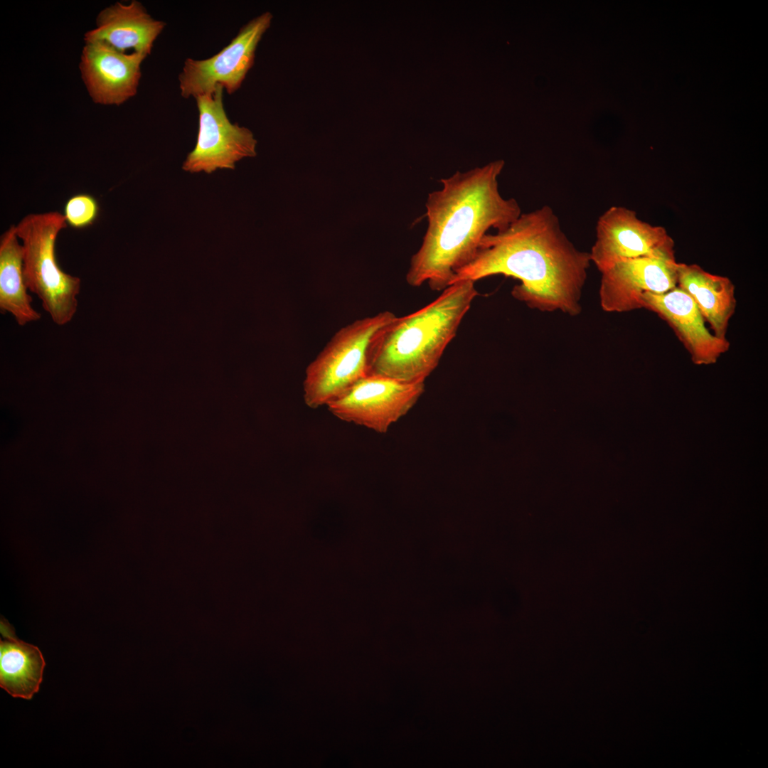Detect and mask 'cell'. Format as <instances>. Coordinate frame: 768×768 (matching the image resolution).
<instances>
[{"mask_svg": "<svg viewBox=\"0 0 768 768\" xmlns=\"http://www.w3.org/2000/svg\"><path fill=\"white\" fill-rule=\"evenodd\" d=\"M424 390L425 382L370 374L326 407L339 420L385 433L412 408Z\"/></svg>", "mask_w": 768, "mask_h": 768, "instance_id": "cell-8", "label": "cell"}, {"mask_svg": "<svg viewBox=\"0 0 768 768\" xmlns=\"http://www.w3.org/2000/svg\"><path fill=\"white\" fill-rule=\"evenodd\" d=\"M478 294L474 282H457L422 309L396 316L373 346L368 375L425 382L438 366Z\"/></svg>", "mask_w": 768, "mask_h": 768, "instance_id": "cell-3", "label": "cell"}, {"mask_svg": "<svg viewBox=\"0 0 768 768\" xmlns=\"http://www.w3.org/2000/svg\"><path fill=\"white\" fill-rule=\"evenodd\" d=\"M146 58L139 53L120 52L102 42H85L80 68L93 101L119 105L134 97Z\"/></svg>", "mask_w": 768, "mask_h": 768, "instance_id": "cell-11", "label": "cell"}, {"mask_svg": "<svg viewBox=\"0 0 768 768\" xmlns=\"http://www.w3.org/2000/svg\"><path fill=\"white\" fill-rule=\"evenodd\" d=\"M223 90L218 85L212 92L195 98L198 132L195 148L183 164L184 171L211 174L218 169H234L239 160L256 155L257 141L252 132L228 119L223 105Z\"/></svg>", "mask_w": 768, "mask_h": 768, "instance_id": "cell-7", "label": "cell"}, {"mask_svg": "<svg viewBox=\"0 0 768 768\" xmlns=\"http://www.w3.org/2000/svg\"><path fill=\"white\" fill-rule=\"evenodd\" d=\"M590 255L602 273L627 260L675 255L674 241L663 227L642 221L627 208L612 206L597 220L596 240Z\"/></svg>", "mask_w": 768, "mask_h": 768, "instance_id": "cell-9", "label": "cell"}, {"mask_svg": "<svg viewBox=\"0 0 768 768\" xmlns=\"http://www.w3.org/2000/svg\"><path fill=\"white\" fill-rule=\"evenodd\" d=\"M642 309L654 312L672 329L696 365L715 363L730 348L728 340L712 334L692 298L678 287L663 294L646 293Z\"/></svg>", "mask_w": 768, "mask_h": 768, "instance_id": "cell-12", "label": "cell"}, {"mask_svg": "<svg viewBox=\"0 0 768 768\" xmlns=\"http://www.w3.org/2000/svg\"><path fill=\"white\" fill-rule=\"evenodd\" d=\"M675 255L644 256L617 263L602 273L599 295L606 312L642 309L646 293L663 294L677 287Z\"/></svg>", "mask_w": 768, "mask_h": 768, "instance_id": "cell-10", "label": "cell"}, {"mask_svg": "<svg viewBox=\"0 0 768 768\" xmlns=\"http://www.w3.org/2000/svg\"><path fill=\"white\" fill-rule=\"evenodd\" d=\"M590 263V252L576 248L553 209L543 206L521 213L503 230L486 234L451 284L503 274L520 281L511 294L530 308L574 316L582 311Z\"/></svg>", "mask_w": 768, "mask_h": 768, "instance_id": "cell-1", "label": "cell"}, {"mask_svg": "<svg viewBox=\"0 0 768 768\" xmlns=\"http://www.w3.org/2000/svg\"><path fill=\"white\" fill-rule=\"evenodd\" d=\"M16 225L0 238V310L11 314L19 326L38 321L41 314L32 306L23 270V249Z\"/></svg>", "mask_w": 768, "mask_h": 768, "instance_id": "cell-16", "label": "cell"}, {"mask_svg": "<svg viewBox=\"0 0 768 768\" xmlns=\"http://www.w3.org/2000/svg\"><path fill=\"white\" fill-rule=\"evenodd\" d=\"M273 16L266 11L242 26L220 52L203 60L187 58L178 76L181 95L193 97L221 85L232 95L242 85L255 62V51Z\"/></svg>", "mask_w": 768, "mask_h": 768, "instance_id": "cell-6", "label": "cell"}, {"mask_svg": "<svg viewBox=\"0 0 768 768\" xmlns=\"http://www.w3.org/2000/svg\"><path fill=\"white\" fill-rule=\"evenodd\" d=\"M63 213H30L16 225L22 241L23 270L29 291L40 299L54 324L69 323L77 312L81 280L59 267L55 252L60 231L67 227Z\"/></svg>", "mask_w": 768, "mask_h": 768, "instance_id": "cell-5", "label": "cell"}, {"mask_svg": "<svg viewBox=\"0 0 768 768\" xmlns=\"http://www.w3.org/2000/svg\"><path fill=\"white\" fill-rule=\"evenodd\" d=\"M504 164L497 160L467 171H457L440 179L442 188L428 194L427 227L410 259L406 274L410 286L427 282L432 290H444L474 257L490 228L503 230L521 215L518 201L504 198L498 190Z\"/></svg>", "mask_w": 768, "mask_h": 768, "instance_id": "cell-2", "label": "cell"}, {"mask_svg": "<svg viewBox=\"0 0 768 768\" xmlns=\"http://www.w3.org/2000/svg\"><path fill=\"white\" fill-rule=\"evenodd\" d=\"M396 316L385 311L356 319L338 329L307 366L303 381L306 405H327L368 375L373 346Z\"/></svg>", "mask_w": 768, "mask_h": 768, "instance_id": "cell-4", "label": "cell"}, {"mask_svg": "<svg viewBox=\"0 0 768 768\" xmlns=\"http://www.w3.org/2000/svg\"><path fill=\"white\" fill-rule=\"evenodd\" d=\"M166 23L152 18L139 1L117 2L103 9L97 18L96 27L87 31L85 42L98 41L123 53L148 55Z\"/></svg>", "mask_w": 768, "mask_h": 768, "instance_id": "cell-13", "label": "cell"}, {"mask_svg": "<svg viewBox=\"0 0 768 768\" xmlns=\"http://www.w3.org/2000/svg\"><path fill=\"white\" fill-rule=\"evenodd\" d=\"M0 631V686L14 698L31 699L43 679V655L36 646L19 640L4 619Z\"/></svg>", "mask_w": 768, "mask_h": 768, "instance_id": "cell-15", "label": "cell"}, {"mask_svg": "<svg viewBox=\"0 0 768 768\" xmlns=\"http://www.w3.org/2000/svg\"><path fill=\"white\" fill-rule=\"evenodd\" d=\"M677 274V287L692 298L714 334L726 339L729 322L737 306L732 281L695 264L678 263Z\"/></svg>", "mask_w": 768, "mask_h": 768, "instance_id": "cell-14", "label": "cell"}, {"mask_svg": "<svg viewBox=\"0 0 768 768\" xmlns=\"http://www.w3.org/2000/svg\"><path fill=\"white\" fill-rule=\"evenodd\" d=\"M99 213L100 206L95 197L87 193H78L67 200L63 214L68 225L82 229L92 225Z\"/></svg>", "mask_w": 768, "mask_h": 768, "instance_id": "cell-17", "label": "cell"}]
</instances>
